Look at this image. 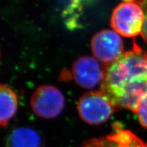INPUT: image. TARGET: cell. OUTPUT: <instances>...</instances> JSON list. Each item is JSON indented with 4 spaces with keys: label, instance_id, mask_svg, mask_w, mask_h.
Here are the masks:
<instances>
[{
    "label": "cell",
    "instance_id": "4",
    "mask_svg": "<svg viewBox=\"0 0 147 147\" xmlns=\"http://www.w3.org/2000/svg\"><path fill=\"white\" fill-rule=\"evenodd\" d=\"M106 65L95 57L83 56L73 63L70 71L61 74L63 80H74L79 86L84 89H92L101 85L104 78Z\"/></svg>",
    "mask_w": 147,
    "mask_h": 147
},
{
    "label": "cell",
    "instance_id": "2",
    "mask_svg": "<svg viewBox=\"0 0 147 147\" xmlns=\"http://www.w3.org/2000/svg\"><path fill=\"white\" fill-rule=\"evenodd\" d=\"M144 21V12L138 0H123L114 9L110 25L118 34L133 38L142 33Z\"/></svg>",
    "mask_w": 147,
    "mask_h": 147
},
{
    "label": "cell",
    "instance_id": "11",
    "mask_svg": "<svg viewBox=\"0 0 147 147\" xmlns=\"http://www.w3.org/2000/svg\"><path fill=\"white\" fill-rule=\"evenodd\" d=\"M139 4L142 7L144 14V21L143 24L142 31L141 35L147 45V0H138Z\"/></svg>",
    "mask_w": 147,
    "mask_h": 147
},
{
    "label": "cell",
    "instance_id": "3",
    "mask_svg": "<svg viewBox=\"0 0 147 147\" xmlns=\"http://www.w3.org/2000/svg\"><path fill=\"white\" fill-rule=\"evenodd\" d=\"M77 109L82 120L94 125L105 123L117 110L113 103L100 90L82 95L77 104Z\"/></svg>",
    "mask_w": 147,
    "mask_h": 147
},
{
    "label": "cell",
    "instance_id": "7",
    "mask_svg": "<svg viewBox=\"0 0 147 147\" xmlns=\"http://www.w3.org/2000/svg\"><path fill=\"white\" fill-rule=\"evenodd\" d=\"M80 147H147V142L129 130L115 126L112 133L87 140Z\"/></svg>",
    "mask_w": 147,
    "mask_h": 147
},
{
    "label": "cell",
    "instance_id": "1",
    "mask_svg": "<svg viewBox=\"0 0 147 147\" xmlns=\"http://www.w3.org/2000/svg\"><path fill=\"white\" fill-rule=\"evenodd\" d=\"M116 109L135 111L141 98L147 93V53L134 42L133 49L117 61L106 65L100 85Z\"/></svg>",
    "mask_w": 147,
    "mask_h": 147
},
{
    "label": "cell",
    "instance_id": "6",
    "mask_svg": "<svg viewBox=\"0 0 147 147\" xmlns=\"http://www.w3.org/2000/svg\"><path fill=\"white\" fill-rule=\"evenodd\" d=\"M91 50L97 60L104 65H108L123 54V42L119 34L115 31L104 29L93 37Z\"/></svg>",
    "mask_w": 147,
    "mask_h": 147
},
{
    "label": "cell",
    "instance_id": "8",
    "mask_svg": "<svg viewBox=\"0 0 147 147\" xmlns=\"http://www.w3.org/2000/svg\"><path fill=\"white\" fill-rule=\"evenodd\" d=\"M5 147H44V143L41 136L34 129L19 127L9 134Z\"/></svg>",
    "mask_w": 147,
    "mask_h": 147
},
{
    "label": "cell",
    "instance_id": "5",
    "mask_svg": "<svg viewBox=\"0 0 147 147\" xmlns=\"http://www.w3.org/2000/svg\"><path fill=\"white\" fill-rule=\"evenodd\" d=\"M31 106L38 117L53 119L63 111L65 106V97L57 87L44 84L37 88L33 93Z\"/></svg>",
    "mask_w": 147,
    "mask_h": 147
},
{
    "label": "cell",
    "instance_id": "10",
    "mask_svg": "<svg viewBox=\"0 0 147 147\" xmlns=\"http://www.w3.org/2000/svg\"><path fill=\"white\" fill-rule=\"evenodd\" d=\"M134 113L137 115L140 123L147 129V93L140 100Z\"/></svg>",
    "mask_w": 147,
    "mask_h": 147
},
{
    "label": "cell",
    "instance_id": "9",
    "mask_svg": "<svg viewBox=\"0 0 147 147\" xmlns=\"http://www.w3.org/2000/svg\"><path fill=\"white\" fill-rule=\"evenodd\" d=\"M18 107L16 93L5 84L0 87V123L5 127L15 115Z\"/></svg>",
    "mask_w": 147,
    "mask_h": 147
}]
</instances>
